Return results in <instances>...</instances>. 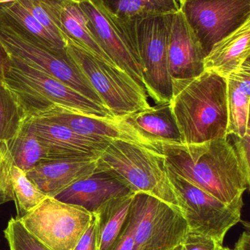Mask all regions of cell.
<instances>
[{"label": "cell", "instance_id": "obj_27", "mask_svg": "<svg viewBox=\"0 0 250 250\" xmlns=\"http://www.w3.org/2000/svg\"><path fill=\"white\" fill-rule=\"evenodd\" d=\"M12 187L18 220L32 211L48 197L34 185L26 172L15 165L12 168Z\"/></svg>", "mask_w": 250, "mask_h": 250}, {"label": "cell", "instance_id": "obj_39", "mask_svg": "<svg viewBox=\"0 0 250 250\" xmlns=\"http://www.w3.org/2000/svg\"><path fill=\"white\" fill-rule=\"evenodd\" d=\"M184 1L185 0H179V1H180V4H182V3H183Z\"/></svg>", "mask_w": 250, "mask_h": 250}, {"label": "cell", "instance_id": "obj_31", "mask_svg": "<svg viewBox=\"0 0 250 250\" xmlns=\"http://www.w3.org/2000/svg\"><path fill=\"white\" fill-rule=\"evenodd\" d=\"M231 141L239 163L242 167V171L247 180L250 182V129L247 132L245 136H236V135H227Z\"/></svg>", "mask_w": 250, "mask_h": 250}, {"label": "cell", "instance_id": "obj_28", "mask_svg": "<svg viewBox=\"0 0 250 250\" xmlns=\"http://www.w3.org/2000/svg\"><path fill=\"white\" fill-rule=\"evenodd\" d=\"M4 236L10 250H51L27 231L16 217L9 220Z\"/></svg>", "mask_w": 250, "mask_h": 250}, {"label": "cell", "instance_id": "obj_7", "mask_svg": "<svg viewBox=\"0 0 250 250\" xmlns=\"http://www.w3.org/2000/svg\"><path fill=\"white\" fill-rule=\"evenodd\" d=\"M167 170L189 233L208 236L223 245L227 232L241 221L243 200L227 205L167 167Z\"/></svg>", "mask_w": 250, "mask_h": 250}, {"label": "cell", "instance_id": "obj_1", "mask_svg": "<svg viewBox=\"0 0 250 250\" xmlns=\"http://www.w3.org/2000/svg\"><path fill=\"white\" fill-rule=\"evenodd\" d=\"M166 166L227 205L243 200L250 182L228 136L201 144H161Z\"/></svg>", "mask_w": 250, "mask_h": 250}, {"label": "cell", "instance_id": "obj_15", "mask_svg": "<svg viewBox=\"0 0 250 250\" xmlns=\"http://www.w3.org/2000/svg\"><path fill=\"white\" fill-rule=\"evenodd\" d=\"M205 55L182 12L173 15L168 42L169 72L172 79H190L204 71Z\"/></svg>", "mask_w": 250, "mask_h": 250}, {"label": "cell", "instance_id": "obj_36", "mask_svg": "<svg viewBox=\"0 0 250 250\" xmlns=\"http://www.w3.org/2000/svg\"><path fill=\"white\" fill-rule=\"evenodd\" d=\"M10 61V54L0 41V79L4 78V73L8 67Z\"/></svg>", "mask_w": 250, "mask_h": 250}, {"label": "cell", "instance_id": "obj_33", "mask_svg": "<svg viewBox=\"0 0 250 250\" xmlns=\"http://www.w3.org/2000/svg\"><path fill=\"white\" fill-rule=\"evenodd\" d=\"M220 246L211 238L189 232L184 242L174 250H217Z\"/></svg>", "mask_w": 250, "mask_h": 250}, {"label": "cell", "instance_id": "obj_8", "mask_svg": "<svg viewBox=\"0 0 250 250\" xmlns=\"http://www.w3.org/2000/svg\"><path fill=\"white\" fill-rule=\"evenodd\" d=\"M0 41L11 57L56 78L81 95L104 106L86 76L68 52L62 54L41 45L1 18Z\"/></svg>", "mask_w": 250, "mask_h": 250}, {"label": "cell", "instance_id": "obj_5", "mask_svg": "<svg viewBox=\"0 0 250 250\" xmlns=\"http://www.w3.org/2000/svg\"><path fill=\"white\" fill-rule=\"evenodd\" d=\"M66 42L68 54L113 116L125 117L151 108L145 88L129 75L97 58L70 40Z\"/></svg>", "mask_w": 250, "mask_h": 250}, {"label": "cell", "instance_id": "obj_37", "mask_svg": "<svg viewBox=\"0 0 250 250\" xmlns=\"http://www.w3.org/2000/svg\"><path fill=\"white\" fill-rule=\"evenodd\" d=\"M18 0H0V5L1 4H7V3L13 2V1H16Z\"/></svg>", "mask_w": 250, "mask_h": 250}, {"label": "cell", "instance_id": "obj_20", "mask_svg": "<svg viewBox=\"0 0 250 250\" xmlns=\"http://www.w3.org/2000/svg\"><path fill=\"white\" fill-rule=\"evenodd\" d=\"M227 82V135L245 136L250 130V62L226 79Z\"/></svg>", "mask_w": 250, "mask_h": 250}, {"label": "cell", "instance_id": "obj_12", "mask_svg": "<svg viewBox=\"0 0 250 250\" xmlns=\"http://www.w3.org/2000/svg\"><path fill=\"white\" fill-rule=\"evenodd\" d=\"M88 26L97 43L119 68L143 86L136 44L130 32L112 17L98 0H79Z\"/></svg>", "mask_w": 250, "mask_h": 250}, {"label": "cell", "instance_id": "obj_24", "mask_svg": "<svg viewBox=\"0 0 250 250\" xmlns=\"http://www.w3.org/2000/svg\"><path fill=\"white\" fill-rule=\"evenodd\" d=\"M0 18L41 45L62 54L67 53L66 41L48 32L17 1L0 5Z\"/></svg>", "mask_w": 250, "mask_h": 250}, {"label": "cell", "instance_id": "obj_14", "mask_svg": "<svg viewBox=\"0 0 250 250\" xmlns=\"http://www.w3.org/2000/svg\"><path fill=\"white\" fill-rule=\"evenodd\" d=\"M23 125L46 147L47 160L97 159L110 143L79 135L67 126L38 117H26Z\"/></svg>", "mask_w": 250, "mask_h": 250}, {"label": "cell", "instance_id": "obj_21", "mask_svg": "<svg viewBox=\"0 0 250 250\" xmlns=\"http://www.w3.org/2000/svg\"><path fill=\"white\" fill-rule=\"evenodd\" d=\"M142 135L159 144H182L170 102L126 116Z\"/></svg>", "mask_w": 250, "mask_h": 250}, {"label": "cell", "instance_id": "obj_30", "mask_svg": "<svg viewBox=\"0 0 250 250\" xmlns=\"http://www.w3.org/2000/svg\"><path fill=\"white\" fill-rule=\"evenodd\" d=\"M17 1L35 17L48 32H51L57 38L65 41L63 35L53 21L41 0H18Z\"/></svg>", "mask_w": 250, "mask_h": 250}, {"label": "cell", "instance_id": "obj_10", "mask_svg": "<svg viewBox=\"0 0 250 250\" xmlns=\"http://www.w3.org/2000/svg\"><path fill=\"white\" fill-rule=\"evenodd\" d=\"M134 250H174L186 239L189 228L180 209L145 193H135Z\"/></svg>", "mask_w": 250, "mask_h": 250}, {"label": "cell", "instance_id": "obj_18", "mask_svg": "<svg viewBox=\"0 0 250 250\" xmlns=\"http://www.w3.org/2000/svg\"><path fill=\"white\" fill-rule=\"evenodd\" d=\"M65 41L70 40L97 58L116 66L92 38L79 0H41Z\"/></svg>", "mask_w": 250, "mask_h": 250}, {"label": "cell", "instance_id": "obj_34", "mask_svg": "<svg viewBox=\"0 0 250 250\" xmlns=\"http://www.w3.org/2000/svg\"><path fill=\"white\" fill-rule=\"evenodd\" d=\"M72 250H98V225L94 214L89 227Z\"/></svg>", "mask_w": 250, "mask_h": 250}, {"label": "cell", "instance_id": "obj_9", "mask_svg": "<svg viewBox=\"0 0 250 250\" xmlns=\"http://www.w3.org/2000/svg\"><path fill=\"white\" fill-rule=\"evenodd\" d=\"M92 217V213L82 207L47 197L19 220L50 250H72L89 227Z\"/></svg>", "mask_w": 250, "mask_h": 250}, {"label": "cell", "instance_id": "obj_23", "mask_svg": "<svg viewBox=\"0 0 250 250\" xmlns=\"http://www.w3.org/2000/svg\"><path fill=\"white\" fill-rule=\"evenodd\" d=\"M104 10L123 26L137 20L175 14L180 6L176 0H98Z\"/></svg>", "mask_w": 250, "mask_h": 250}, {"label": "cell", "instance_id": "obj_17", "mask_svg": "<svg viewBox=\"0 0 250 250\" xmlns=\"http://www.w3.org/2000/svg\"><path fill=\"white\" fill-rule=\"evenodd\" d=\"M98 159L45 160L26 172V176L46 196L54 198L72 184L92 174Z\"/></svg>", "mask_w": 250, "mask_h": 250}, {"label": "cell", "instance_id": "obj_6", "mask_svg": "<svg viewBox=\"0 0 250 250\" xmlns=\"http://www.w3.org/2000/svg\"><path fill=\"white\" fill-rule=\"evenodd\" d=\"M173 15L151 16L123 26L136 44L144 88L157 104L169 103L172 97L168 42Z\"/></svg>", "mask_w": 250, "mask_h": 250}, {"label": "cell", "instance_id": "obj_38", "mask_svg": "<svg viewBox=\"0 0 250 250\" xmlns=\"http://www.w3.org/2000/svg\"><path fill=\"white\" fill-rule=\"evenodd\" d=\"M230 250V248H226V247H223V245H222V246H220V248H219L218 250Z\"/></svg>", "mask_w": 250, "mask_h": 250}, {"label": "cell", "instance_id": "obj_3", "mask_svg": "<svg viewBox=\"0 0 250 250\" xmlns=\"http://www.w3.org/2000/svg\"><path fill=\"white\" fill-rule=\"evenodd\" d=\"M4 82L17 97L26 117H35L54 106L88 117H113L105 107L11 56Z\"/></svg>", "mask_w": 250, "mask_h": 250}, {"label": "cell", "instance_id": "obj_26", "mask_svg": "<svg viewBox=\"0 0 250 250\" xmlns=\"http://www.w3.org/2000/svg\"><path fill=\"white\" fill-rule=\"evenodd\" d=\"M26 113L17 97L0 79V141H7L17 135L22 128Z\"/></svg>", "mask_w": 250, "mask_h": 250}, {"label": "cell", "instance_id": "obj_29", "mask_svg": "<svg viewBox=\"0 0 250 250\" xmlns=\"http://www.w3.org/2000/svg\"><path fill=\"white\" fill-rule=\"evenodd\" d=\"M7 141H0V205L13 201L12 168L14 166Z\"/></svg>", "mask_w": 250, "mask_h": 250}, {"label": "cell", "instance_id": "obj_22", "mask_svg": "<svg viewBox=\"0 0 250 250\" xmlns=\"http://www.w3.org/2000/svg\"><path fill=\"white\" fill-rule=\"evenodd\" d=\"M135 193L108 200L95 212L98 225V250H110L124 227Z\"/></svg>", "mask_w": 250, "mask_h": 250}, {"label": "cell", "instance_id": "obj_2", "mask_svg": "<svg viewBox=\"0 0 250 250\" xmlns=\"http://www.w3.org/2000/svg\"><path fill=\"white\" fill-rule=\"evenodd\" d=\"M172 114L182 144L227 137L226 79L204 71L190 79H172Z\"/></svg>", "mask_w": 250, "mask_h": 250}, {"label": "cell", "instance_id": "obj_35", "mask_svg": "<svg viewBox=\"0 0 250 250\" xmlns=\"http://www.w3.org/2000/svg\"><path fill=\"white\" fill-rule=\"evenodd\" d=\"M246 230H244L232 250H250V224L246 223Z\"/></svg>", "mask_w": 250, "mask_h": 250}, {"label": "cell", "instance_id": "obj_16", "mask_svg": "<svg viewBox=\"0 0 250 250\" xmlns=\"http://www.w3.org/2000/svg\"><path fill=\"white\" fill-rule=\"evenodd\" d=\"M130 193L133 192L121 181L97 166L92 174L72 184L54 198L93 213L108 200Z\"/></svg>", "mask_w": 250, "mask_h": 250}, {"label": "cell", "instance_id": "obj_4", "mask_svg": "<svg viewBox=\"0 0 250 250\" xmlns=\"http://www.w3.org/2000/svg\"><path fill=\"white\" fill-rule=\"evenodd\" d=\"M97 166L114 175L133 193L151 195L179 209L161 153L133 143L112 141Z\"/></svg>", "mask_w": 250, "mask_h": 250}, {"label": "cell", "instance_id": "obj_11", "mask_svg": "<svg viewBox=\"0 0 250 250\" xmlns=\"http://www.w3.org/2000/svg\"><path fill=\"white\" fill-rule=\"evenodd\" d=\"M179 6L205 56L250 20V0H185Z\"/></svg>", "mask_w": 250, "mask_h": 250}, {"label": "cell", "instance_id": "obj_13", "mask_svg": "<svg viewBox=\"0 0 250 250\" xmlns=\"http://www.w3.org/2000/svg\"><path fill=\"white\" fill-rule=\"evenodd\" d=\"M35 117L70 128L79 135L98 141H123L161 153V144L142 135L125 117H96L82 115L54 106Z\"/></svg>", "mask_w": 250, "mask_h": 250}, {"label": "cell", "instance_id": "obj_19", "mask_svg": "<svg viewBox=\"0 0 250 250\" xmlns=\"http://www.w3.org/2000/svg\"><path fill=\"white\" fill-rule=\"evenodd\" d=\"M250 20L214 44L204 58V71L227 79L250 60Z\"/></svg>", "mask_w": 250, "mask_h": 250}, {"label": "cell", "instance_id": "obj_32", "mask_svg": "<svg viewBox=\"0 0 250 250\" xmlns=\"http://www.w3.org/2000/svg\"><path fill=\"white\" fill-rule=\"evenodd\" d=\"M136 223V215L131 207L126 224L122 229L120 236L110 250H134L135 249Z\"/></svg>", "mask_w": 250, "mask_h": 250}, {"label": "cell", "instance_id": "obj_25", "mask_svg": "<svg viewBox=\"0 0 250 250\" xmlns=\"http://www.w3.org/2000/svg\"><path fill=\"white\" fill-rule=\"evenodd\" d=\"M15 166L28 172L47 160L46 147L30 129L22 125L16 136L7 141Z\"/></svg>", "mask_w": 250, "mask_h": 250}]
</instances>
